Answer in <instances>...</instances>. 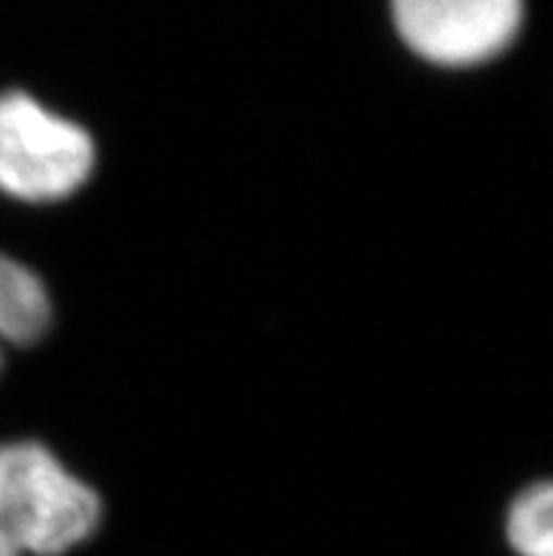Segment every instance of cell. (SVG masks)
<instances>
[{"mask_svg": "<svg viewBox=\"0 0 553 556\" xmlns=\"http://www.w3.org/2000/svg\"><path fill=\"white\" fill-rule=\"evenodd\" d=\"M503 536L514 556H553V489L537 480L505 508Z\"/></svg>", "mask_w": 553, "mask_h": 556, "instance_id": "5", "label": "cell"}, {"mask_svg": "<svg viewBox=\"0 0 553 556\" xmlns=\"http://www.w3.org/2000/svg\"><path fill=\"white\" fill-rule=\"evenodd\" d=\"M0 556H23L3 529H0Z\"/></svg>", "mask_w": 553, "mask_h": 556, "instance_id": "6", "label": "cell"}, {"mask_svg": "<svg viewBox=\"0 0 553 556\" xmlns=\"http://www.w3.org/2000/svg\"><path fill=\"white\" fill-rule=\"evenodd\" d=\"M401 42L438 68H472L503 54L519 35L523 0H390Z\"/></svg>", "mask_w": 553, "mask_h": 556, "instance_id": "3", "label": "cell"}, {"mask_svg": "<svg viewBox=\"0 0 553 556\" xmlns=\"http://www.w3.org/2000/svg\"><path fill=\"white\" fill-rule=\"evenodd\" d=\"M91 130L26 91L0 93V195L56 204L77 195L97 169Z\"/></svg>", "mask_w": 553, "mask_h": 556, "instance_id": "2", "label": "cell"}, {"mask_svg": "<svg viewBox=\"0 0 553 556\" xmlns=\"http://www.w3.org/2000/svg\"><path fill=\"white\" fill-rule=\"evenodd\" d=\"M3 370H7V348L0 345V376H3Z\"/></svg>", "mask_w": 553, "mask_h": 556, "instance_id": "7", "label": "cell"}, {"mask_svg": "<svg viewBox=\"0 0 553 556\" xmlns=\"http://www.w3.org/2000/svg\"><path fill=\"white\" fill-rule=\"evenodd\" d=\"M56 305L49 282L28 263L0 252V345L28 351L51 337Z\"/></svg>", "mask_w": 553, "mask_h": 556, "instance_id": "4", "label": "cell"}, {"mask_svg": "<svg viewBox=\"0 0 553 556\" xmlns=\"http://www.w3.org/2000/svg\"><path fill=\"white\" fill-rule=\"evenodd\" d=\"M105 522L102 494L42 441L0 444V529L23 556H68Z\"/></svg>", "mask_w": 553, "mask_h": 556, "instance_id": "1", "label": "cell"}]
</instances>
